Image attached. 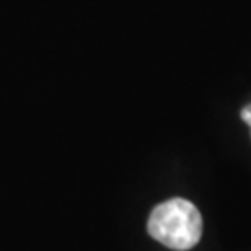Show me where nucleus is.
Returning <instances> with one entry per match:
<instances>
[{"instance_id": "f257e3e1", "label": "nucleus", "mask_w": 251, "mask_h": 251, "mask_svg": "<svg viewBox=\"0 0 251 251\" xmlns=\"http://www.w3.org/2000/svg\"><path fill=\"white\" fill-rule=\"evenodd\" d=\"M147 231L156 242L175 251L198 246L203 234V220L198 206L186 199L173 198L152 208Z\"/></svg>"}, {"instance_id": "f03ea898", "label": "nucleus", "mask_w": 251, "mask_h": 251, "mask_svg": "<svg viewBox=\"0 0 251 251\" xmlns=\"http://www.w3.org/2000/svg\"><path fill=\"white\" fill-rule=\"evenodd\" d=\"M242 119L251 126V104H248V106L242 108Z\"/></svg>"}]
</instances>
